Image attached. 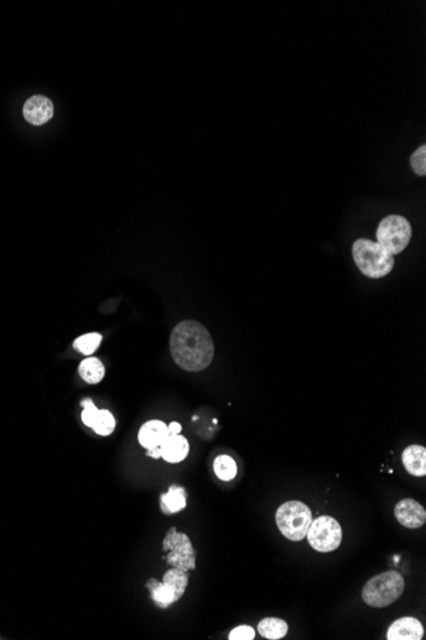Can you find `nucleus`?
<instances>
[{
  "instance_id": "1",
  "label": "nucleus",
  "mask_w": 426,
  "mask_h": 640,
  "mask_svg": "<svg viewBox=\"0 0 426 640\" xmlns=\"http://www.w3.org/2000/svg\"><path fill=\"white\" fill-rule=\"evenodd\" d=\"M170 353L184 371H203L213 361L215 344L203 325L187 320L176 325L171 332Z\"/></svg>"
},
{
  "instance_id": "2",
  "label": "nucleus",
  "mask_w": 426,
  "mask_h": 640,
  "mask_svg": "<svg viewBox=\"0 0 426 640\" xmlns=\"http://www.w3.org/2000/svg\"><path fill=\"white\" fill-rule=\"evenodd\" d=\"M352 257L358 270L370 279H380L391 272L394 258L378 242L358 239L352 246Z\"/></svg>"
},
{
  "instance_id": "3",
  "label": "nucleus",
  "mask_w": 426,
  "mask_h": 640,
  "mask_svg": "<svg viewBox=\"0 0 426 640\" xmlns=\"http://www.w3.org/2000/svg\"><path fill=\"white\" fill-rule=\"evenodd\" d=\"M405 591V579L399 572H386L372 576L363 588V600L368 606L383 608L393 605Z\"/></svg>"
},
{
  "instance_id": "4",
  "label": "nucleus",
  "mask_w": 426,
  "mask_h": 640,
  "mask_svg": "<svg viewBox=\"0 0 426 640\" xmlns=\"http://www.w3.org/2000/svg\"><path fill=\"white\" fill-rule=\"evenodd\" d=\"M313 521L309 506L301 501H287L276 512V524L280 532L292 542L303 541Z\"/></svg>"
},
{
  "instance_id": "5",
  "label": "nucleus",
  "mask_w": 426,
  "mask_h": 640,
  "mask_svg": "<svg viewBox=\"0 0 426 640\" xmlns=\"http://www.w3.org/2000/svg\"><path fill=\"white\" fill-rule=\"evenodd\" d=\"M411 236V224L403 216H387L380 222L377 229L379 244L392 256L406 250Z\"/></svg>"
},
{
  "instance_id": "6",
  "label": "nucleus",
  "mask_w": 426,
  "mask_h": 640,
  "mask_svg": "<svg viewBox=\"0 0 426 640\" xmlns=\"http://www.w3.org/2000/svg\"><path fill=\"white\" fill-rule=\"evenodd\" d=\"M163 551H169L166 562L173 567L189 572L196 569V550L185 533H179L176 528H170L163 542Z\"/></svg>"
},
{
  "instance_id": "7",
  "label": "nucleus",
  "mask_w": 426,
  "mask_h": 640,
  "mask_svg": "<svg viewBox=\"0 0 426 640\" xmlns=\"http://www.w3.org/2000/svg\"><path fill=\"white\" fill-rule=\"evenodd\" d=\"M306 538L315 551L332 553L336 551L342 542V528L334 518L323 515L311 521Z\"/></svg>"
},
{
  "instance_id": "8",
  "label": "nucleus",
  "mask_w": 426,
  "mask_h": 640,
  "mask_svg": "<svg viewBox=\"0 0 426 640\" xmlns=\"http://www.w3.org/2000/svg\"><path fill=\"white\" fill-rule=\"evenodd\" d=\"M394 515L399 524L408 529H418L426 521L425 507L413 499L401 500L394 507Z\"/></svg>"
},
{
  "instance_id": "9",
  "label": "nucleus",
  "mask_w": 426,
  "mask_h": 640,
  "mask_svg": "<svg viewBox=\"0 0 426 640\" xmlns=\"http://www.w3.org/2000/svg\"><path fill=\"white\" fill-rule=\"evenodd\" d=\"M54 115V105L46 96L35 95L30 97L23 107V116L34 126L48 123Z\"/></svg>"
},
{
  "instance_id": "10",
  "label": "nucleus",
  "mask_w": 426,
  "mask_h": 640,
  "mask_svg": "<svg viewBox=\"0 0 426 640\" xmlns=\"http://www.w3.org/2000/svg\"><path fill=\"white\" fill-rule=\"evenodd\" d=\"M424 627L415 617H402L394 621L387 632L388 640H421L424 636Z\"/></svg>"
},
{
  "instance_id": "11",
  "label": "nucleus",
  "mask_w": 426,
  "mask_h": 640,
  "mask_svg": "<svg viewBox=\"0 0 426 640\" xmlns=\"http://www.w3.org/2000/svg\"><path fill=\"white\" fill-rule=\"evenodd\" d=\"M168 437H169L168 425H165L163 421L157 419L146 422L138 433L139 444L147 450L160 447Z\"/></svg>"
},
{
  "instance_id": "12",
  "label": "nucleus",
  "mask_w": 426,
  "mask_h": 640,
  "mask_svg": "<svg viewBox=\"0 0 426 640\" xmlns=\"http://www.w3.org/2000/svg\"><path fill=\"white\" fill-rule=\"evenodd\" d=\"M160 447H161V458L171 464L183 461L189 454V442L187 438L180 435L169 436L163 441V445Z\"/></svg>"
},
{
  "instance_id": "13",
  "label": "nucleus",
  "mask_w": 426,
  "mask_h": 640,
  "mask_svg": "<svg viewBox=\"0 0 426 640\" xmlns=\"http://www.w3.org/2000/svg\"><path fill=\"white\" fill-rule=\"evenodd\" d=\"M402 463L407 472L415 477L426 474V449L424 446L411 445L402 452Z\"/></svg>"
},
{
  "instance_id": "14",
  "label": "nucleus",
  "mask_w": 426,
  "mask_h": 640,
  "mask_svg": "<svg viewBox=\"0 0 426 640\" xmlns=\"http://www.w3.org/2000/svg\"><path fill=\"white\" fill-rule=\"evenodd\" d=\"M146 586L151 593L152 600L161 608H166L180 600V597L176 594L174 588L165 581L160 583L152 578L146 583Z\"/></svg>"
},
{
  "instance_id": "15",
  "label": "nucleus",
  "mask_w": 426,
  "mask_h": 640,
  "mask_svg": "<svg viewBox=\"0 0 426 640\" xmlns=\"http://www.w3.org/2000/svg\"><path fill=\"white\" fill-rule=\"evenodd\" d=\"M187 507V491L183 487L171 485L169 491L161 495V512L166 515L182 512Z\"/></svg>"
},
{
  "instance_id": "16",
  "label": "nucleus",
  "mask_w": 426,
  "mask_h": 640,
  "mask_svg": "<svg viewBox=\"0 0 426 640\" xmlns=\"http://www.w3.org/2000/svg\"><path fill=\"white\" fill-rule=\"evenodd\" d=\"M258 632L265 639H282L289 632V625L277 617H267L258 624Z\"/></svg>"
},
{
  "instance_id": "17",
  "label": "nucleus",
  "mask_w": 426,
  "mask_h": 640,
  "mask_svg": "<svg viewBox=\"0 0 426 640\" xmlns=\"http://www.w3.org/2000/svg\"><path fill=\"white\" fill-rule=\"evenodd\" d=\"M78 372L88 384H99L105 378V367L99 358L91 357L82 361Z\"/></svg>"
},
{
  "instance_id": "18",
  "label": "nucleus",
  "mask_w": 426,
  "mask_h": 640,
  "mask_svg": "<svg viewBox=\"0 0 426 640\" xmlns=\"http://www.w3.org/2000/svg\"><path fill=\"white\" fill-rule=\"evenodd\" d=\"M213 471L217 478L223 482H230L237 477V465L235 460L229 455H220L213 461Z\"/></svg>"
},
{
  "instance_id": "19",
  "label": "nucleus",
  "mask_w": 426,
  "mask_h": 640,
  "mask_svg": "<svg viewBox=\"0 0 426 640\" xmlns=\"http://www.w3.org/2000/svg\"><path fill=\"white\" fill-rule=\"evenodd\" d=\"M101 342V334H99V332H89V334H86V335H82V337H77L75 344H73V346H75L77 351H81L82 354H84V356H91V354L100 346Z\"/></svg>"
},
{
  "instance_id": "20",
  "label": "nucleus",
  "mask_w": 426,
  "mask_h": 640,
  "mask_svg": "<svg viewBox=\"0 0 426 640\" xmlns=\"http://www.w3.org/2000/svg\"><path fill=\"white\" fill-rule=\"evenodd\" d=\"M92 430L100 436H108L115 430V418L108 411H99Z\"/></svg>"
},
{
  "instance_id": "21",
  "label": "nucleus",
  "mask_w": 426,
  "mask_h": 640,
  "mask_svg": "<svg viewBox=\"0 0 426 640\" xmlns=\"http://www.w3.org/2000/svg\"><path fill=\"white\" fill-rule=\"evenodd\" d=\"M413 170L419 176H426V146L421 145L410 157Z\"/></svg>"
},
{
  "instance_id": "22",
  "label": "nucleus",
  "mask_w": 426,
  "mask_h": 640,
  "mask_svg": "<svg viewBox=\"0 0 426 640\" xmlns=\"http://www.w3.org/2000/svg\"><path fill=\"white\" fill-rule=\"evenodd\" d=\"M83 411H82V421L83 423L87 425V427H91L95 423L96 417L99 414V409L96 408V405L94 404V401L91 399H86L83 400Z\"/></svg>"
},
{
  "instance_id": "23",
  "label": "nucleus",
  "mask_w": 426,
  "mask_h": 640,
  "mask_svg": "<svg viewBox=\"0 0 426 640\" xmlns=\"http://www.w3.org/2000/svg\"><path fill=\"white\" fill-rule=\"evenodd\" d=\"M256 638V630L248 625L237 627L229 635L230 640H253Z\"/></svg>"
},
{
  "instance_id": "24",
  "label": "nucleus",
  "mask_w": 426,
  "mask_h": 640,
  "mask_svg": "<svg viewBox=\"0 0 426 640\" xmlns=\"http://www.w3.org/2000/svg\"><path fill=\"white\" fill-rule=\"evenodd\" d=\"M168 432H169V436H175V435H180L182 432V425L177 422H171L169 425H168Z\"/></svg>"
},
{
  "instance_id": "25",
  "label": "nucleus",
  "mask_w": 426,
  "mask_h": 640,
  "mask_svg": "<svg viewBox=\"0 0 426 640\" xmlns=\"http://www.w3.org/2000/svg\"><path fill=\"white\" fill-rule=\"evenodd\" d=\"M147 457L154 459L161 458V447H155V449H151V450H149V452H147Z\"/></svg>"
}]
</instances>
